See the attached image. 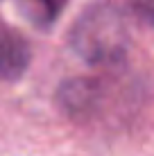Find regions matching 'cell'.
<instances>
[{
	"label": "cell",
	"instance_id": "cell-4",
	"mask_svg": "<svg viewBox=\"0 0 154 156\" xmlns=\"http://www.w3.org/2000/svg\"><path fill=\"white\" fill-rule=\"evenodd\" d=\"M61 7L63 0H16V9L20 16L36 27H48L59 16Z\"/></svg>",
	"mask_w": 154,
	"mask_h": 156
},
{
	"label": "cell",
	"instance_id": "cell-3",
	"mask_svg": "<svg viewBox=\"0 0 154 156\" xmlns=\"http://www.w3.org/2000/svg\"><path fill=\"white\" fill-rule=\"evenodd\" d=\"M32 63V45L20 32L0 25V82H16Z\"/></svg>",
	"mask_w": 154,
	"mask_h": 156
},
{
	"label": "cell",
	"instance_id": "cell-1",
	"mask_svg": "<svg viewBox=\"0 0 154 156\" xmlns=\"http://www.w3.org/2000/svg\"><path fill=\"white\" fill-rule=\"evenodd\" d=\"M70 48L86 63L111 66L120 61L129 45V34L123 14L111 5H98L86 9L75 20L70 34Z\"/></svg>",
	"mask_w": 154,
	"mask_h": 156
},
{
	"label": "cell",
	"instance_id": "cell-2",
	"mask_svg": "<svg viewBox=\"0 0 154 156\" xmlns=\"http://www.w3.org/2000/svg\"><path fill=\"white\" fill-rule=\"evenodd\" d=\"M109 88L102 79L95 77H75L68 79L57 90V102L73 120H88L98 113L107 98Z\"/></svg>",
	"mask_w": 154,
	"mask_h": 156
}]
</instances>
